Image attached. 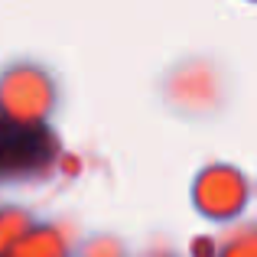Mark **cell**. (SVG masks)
I'll return each instance as SVG.
<instances>
[{
	"instance_id": "1",
	"label": "cell",
	"mask_w": 257,
	"mask_h": 257,
	"mask_svg": "<svg viewBox=\"0 0 257 257\" xmlns=\"http://www.w3.org/2000/svg\"><path fill=\"white\" fill-rule=\"evenodd\" d=\"M59 157V140L49 127L20 120L0 107V182L43 176Z\"/></svg>"
}]
</instances>
